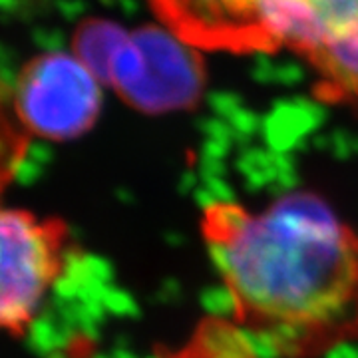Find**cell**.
Wrapping results in <instances>:
<instances>
[{
  "label": "cell",
  "mask_w": 358,
  "mask_h": 358,
  "mask_svg": "<svg viewBox=\"0 0 358 358\" xmlns=\"http://www.w3.org/2000/svg\"><path fill=\"white\" fill-rule=\"evenodd\" d=\"M199 229L233 319L275 358L358 341V231L313 192L259 209L213 201Z\"/></svg>",
  "instance_id": "1"
},
{
  "label": "cell",
  "mask_w": 358,
  "mask_h": 358,
  "mask_svg": "<svg viewBox=\"0 0 358 358\" xmlns=\"http://www.w3.org/2000/svg\"><path fill=\"white\" fill-rule=\"evenodd\" d=\"M80 253L66 223L0 209V329L44 357L56 352L54 310Z\"/></svg>",
  "instance_id": "2"
},
{
  "label": "cell",
  "mask_w": 358,
  "mask_h": 358,
  "mask_svg": "<svg viewBox=\"0 0 358 358\" xmlns=\"http://www.w3.org/2000/svg\"><path fill=\"white\" fill-rule=\"evenodd\" d=\"M94 74L131 108L148 114L187 110L203 90L195 48L167 28L124 30L114 24Z\"/></svg>",
  "instance_id": "3"
},
{
  "label": "cell",
  "mask_w": 358,
  "mask_h": 358,
  "mask_svg": "<svg viewBox=\"0 0 358 358\" xmlns=\"http://www.w3.org/2000/svg\"><path fill=\"white\" fill-rule=\"evenodd\" d=\"M102 110V82L76 54H40L22 68L14 88L20 128L52 141L86 134Z\"/></svg>",
  "instance_id": "4"
},
{
  "label": "cell",
  "mask_w": 358,
  "mask_h": 358,
  "mask_svg": "<svg viewBox=\"0 0 358 358\" xmlns=\"http://www.w3.org/2000/svg\"><path fill=\"white\" fill-rule=\"evenodd\" d=\"M164 28L195 50L233 54L282 48L299 0H148Z\"/></svg>",
  "instance_id": "5"
},
{
  "label": "cell",
  "mask_w": 358,
  "mask_h": 358,
  "mask_svg": "<svg viewBox=\"0 0 358 358\" xmlns=\"http://www.w3.org/2000/svg\"><path fill=\"white\" fill-rule=\"evenodd\" d=\"M285 48L313 68L319 96L358 110V0H299Z\"/></svg>",
  "instance_id": "6"
},
{
  "label": "cell",
  "mask_w": 358,
  "mask_h": 358,
  "mask_svg": "<svg viewBox=\"0 0 358 358\" xmlns=\"http://www.w3.org/2000/svg\"><path fill=\"white\" fill-rule=\"evenodd\" d=\"M24 154L26 138L22 129L14 128L8 115L0 112V193L16 178Z\"/></svg>",
  "instance_id": "7"
}]
</instances>
